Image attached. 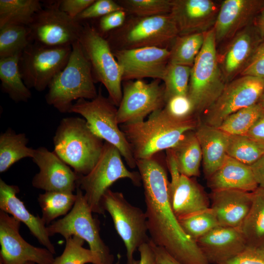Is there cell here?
Here are the masks:
<instances>
[{
	"label": "cell",
	"mask_w": 264,
	"mask_h": 264,
	"mask_svg": "<svg viewBox=\"0 0 264 264\" xmlns=\"http://www.w3.org/2000/svg\"><path fill=\"white\" fill-rule=\"evenodd\" d=\"M157 154L136 160L144 189L150 240L182 264H210L181 228L170 201V181Z\"/></svg>",
	"instance_id": "6da1fadb"
},
{
	"label": "cell",
	"mask_w": 264,
	"mask_h": 264,
	"mask_svg": "<svg viewBox=\"0 0 264 264\" xmlns=\"http://www.w3.org/2000/svg\"><path fill=\"white\" fill-rule=\"evenodd\" d=\"M199 122L196 115L184 119L174 118L163 109L152 113L147 120L119 126L136 160L173 148L188 132L195 131Z\"/></svg>",
	"instance_id": "7a4b0ae2"
},
{
	"label": "cell",
	"mask_w": 264,
	"mask_h": 264,
	"mask_svg": "<svg viewBox=\"0 0 264 264\" xmlns=\"http://www.w3.org/2000/svg\"><path fill=\"white\" fill-rule=\"evenodd\" d=\"M78 117L62 119L53 138L54 152L79 176L88 174L103 151L104 142Z\"/></svg>",
	"instance_id": "3957f363"
},
{
	"label": "cell",
	"mask_w": 264,
	"mask_h": 264,
	"mask_svg": "<svg viewBox=\"0 0 264 264\" xmlns=\"http://www.w3.org/2000/svg\"><path fill=\"white\" fill-rule=\"evenodd\" d=\"M71 46L66 65L51 80L45 96L47 104L61 113H69L73 101L92 100L98 94L90 63L78 40Z\"/></svg>",
	"instance_id": "277c9868"
},
{
	"label": "cell",
	"mask_w": 264,
	"mask_h": 264,
	"mask_svg": "<svg viewBox=\"0 0 264 264\" xmlns=\"http://www.w3.org/2000/svg\"><path fill=\"white\" fill-rule=\"evenodd\" d=\"M179 35L170 14L150 17H127L120 27L104 37L112 50L145 47L167 48Z\"/></svg>",
	"instance_id": "5b68a950"
},
{
	"label": "cell",
	"mask_w": 264,
	"mask_h": 264,
	"mask_svg": "<svg viewBox=\"0 0 264 264\" xmlns=\"http://www.w3.org/2000/svg\"><path fill=\"white\" fill-rule=\"evenodd\" d=\"M216 45L213 28L205 33L201 49L191 67L187 96L198 117L216 101L226 84L219 65Z\"/></svg>",
	"instance_id": "8992f818"
},
{
	"label": "cell",
	"mask_w": 264,
	"mask_h": 264,
	"mask_svg": "<svg viewBox=\"0 0 264 264\" xmlns=\"http://www.w3.org/2000/svg\"><path fill=\"white\" fill-rule=\"evenodd\" d=\"M129 178L137 186L141 184L139 172L129 171L123 163L118 149L104 142L101 155L92 169L86 175L79 176L77 187L84 195L92 212L103 215L101 200L105 193L115 181Z\"/></svg>",
	"instance_id": "52a82bcc"
},
{
	"label": "cell",
	"mask_w": 264,
	"mask_h": 264,
	"mask_svg": "<svg viewBox=\"0 0 264 264\" xmlns=\"http://www.w3.org/2000/svg\"><path fill=\"white\" fill-rule=\"evenodd\" d=\"M117 107L109 97L104 96L100 89L92 100H77L69 111L82 116L92 132L117 148L129 167L133 169L136 167V160L117 122Z\"/></svg>",
	"instance_id": "ba28073f"
},
{
	"label": "cell",
	"mask_w": 264,
	"mask_h": 264,
	"mask_svg": "<svg viewBox=\"0 0 264 264\" xmlns=\"http://www.w3.org/2000/svg\"><path fill=\"white\" fill-rule=\"evenodd\" d=\"M78 41L90 63L95 82L106 88L109 98L118 107L122 97V71L107 39L87 22Z\"/></svg>",
	"instance_id": "9c48e42d"
},
{
	"label": "cell",
	"mask_w": 264,
	"mask_h": 264,
	"mask_svg": "<svg viewBox=\"0 0 264 264\" xmlns=\"http://www.w3.org/2000/svg\"><path fill=\"white\" fill-rule=\"evenodd\" d=\"M76 194L77 198L70 212L47 226L49 236L58 234L65 239L73 236L81 238L88 243L101 264H112L113 256L100 236L99 221L93 217L83 192L77 188Z\"/></svg>",
	"instance_id": "30bf717a"
},
{
	"label": "cell",
	"mask_w": 264,
	"mask_h": 264,
	"mask_svg": "<svg viewBox=\"0 0 264 264\" xmlns=\"http://www.w3.org/2000/svg\"><path fill=\"white\" fill-rule=\"evenodd\" d=\"M102 206L111 216L115 229L126 249L127 264L133 261V254L143 243L149 242L145 212L130 203L124 195L109 189L104 194Z\"/></svg>",
	"instance_id": "8fae6325"
},
{
	"label": "cell",
	"mask_w": 264,
	"mask_h": 264,
	"mask_svg": "<svg viewBox=\"0 0 264 264\" xmlns=\"http://www.w3.org/2000/svg\"><path fill=\"white\" fill-rule=\"evenodd\" d=\"M71 46H48L35 43L22 51L19 67L23 81L28 88L42 91L66 65Z\"/></svg>",
	"instance_id": "7c38bea8"
},
{
	"label": "cell",
	"mask_w": 264,
	"mask_h": 264,
	"mask_svg": "<svg viewBox=\"0 0 264 264\" xmlns=\"http://www.w3.org/2000/svg\"><path fill=\"white\" fill-rule=\"evenodd\" d=\"M264 89V79L240 76L227 83L216 101L203 113L200 121L218 128L228 116L258 103Z\"/></svg>",
	"instance_id": "4fadbf2b"
},
{
	"label": "cell",
	"mask_w": 264,
	"mask_h": 264,
	"mask_svg": "<svg viewBox=\"0 0 264 264\" xmlns=\"http://www.w3.org/2000/svg\"><path fill=\"white\" fill-rule=\"evenodd\" d=\"M28 27L32 43L55 47L71 46L83 24L61 10L57 0L37 13Z\"/></svg>",
	"instance_id": "5bb4252c"
},
{
	"label": "cell",
	"mask_w": 264,
	"mask_h": 264,
	"mask_svg": "<svg viewBox=\"0 0 264 264\" xmlns=\"http://www.w3.org/2000/svg\"><path fill=\"white\" fill-rule=\"evenodd\" d=\"M161 81H124L122 99L117 108V121L119 125L142 121L148 115L164 108V86Z\"/></svg>",
	"instance_id": "9a60e30c"
},
{
	"label": "cell",
	"mask_w": 264,
	"mask_h": 264,
	"mask_svg": "<svg viewBox=\"0 0 264 264\" xmlns=\"http://www.w3.org/2000/svg\"><path fill=\"white\" fill-rule=\"evenodd\" d=\"M21 222L0 211V264H53V254L46 248L34 246L20 234Z\"/></svg>",
	"instance_id": "2e32d148"
},
{
	"label": "cell",
	"mask_w": 264,
	"mask_h": 264,
	"mask_svg": "<svg viewBox=\"0 0 264 264\" xmlns=\"http://www.w3.org/2000/svg\"><path fill=\"white\" fill-rule=\"evenodd\" d=\"M112 51L120 66L124 81L145 78L162 80L170 55L168 48L157 47Z\"/></svg>",
	"instance_id": "e0dca14e"
},
{
	"label": "cell",
	"mask_w": 264,
	"mask_h": 264,
	"mask_svg": "<svg viewBox=\"0 0 264 264\" xmlns=\"http://www.w3.org/2000/svg\"><path fill=\"white\" fill-rule=\"evenodd\" d=\"M32 159L39 168L32 180L34 187L45 191L71 193L77 189L79 175L54 152L40 147L35 149Z\"/></svg>",
	"instance_id": "ac0fdd59"
},
{
	"label": "cell",
	"mask_w": 264,
	"mask_h": 264,
	"mask_svg": "<svg viewBox=\"0 0 264 264\" xmlns=\"http://www.w3.org/2000/svg\"><path fill=\"white\" fill-rule=\"evenodd\" d=\"M263 41L254 22L230 40L221 54L218 55L219 65L226 84L240 75Z\"/></svg>",
	"instance_id": "d6986e66"
},
{
	"label": "cell",
	"mask_w": 264,
	"mask_h": 264,
	"mask_svg": "<svg viewBox=\"0 0 264 264\" xmlns=\"http://www.w3.org/2000/svg\"><path fill=\"white\" fill-rule=\"evenodd\" d=\"M220 7L212 0H172L170 15L179 35L205 33L214 27Z\"/></svg>",
	"instance_id": "ffe728a7"
},
{
	"label": "cell",
	"mask_w": 264,
	"mask_h": 264,
	"mask_svg": "<svg viewBox=\"0 0 264 264\" xmlns=\"http://www.w3.org/2000/svg\"><path fill=\"white\" fill-rule=\"evenodd\" d=\"M263 9L264 0L222 1L213 27L217 44L230 40L252 23Z\"/></svg>",
	"instance_id": "44dd1931"
},
{
	"label": "cell",
	"mask_w": 264,
	"mask_h": 264,
	"mask_svg": "<svg viewBox=\"0 0 264 264\" xmlns=\"http://www.w3.org/2000/svg\"><path fill=\"white\" fill-rule=\"evenodd\" d=\"M196 242L210 264H221L247 247L239 228L219 226Z\"/></svg>",
	"instance_id": "7402d4cb"
},
{
	"label": "cell",
	"mask_w": 264,
	"mask_h": 264,
	"mask_svg": "<svg viewBox=\"0 0 264 264\" xmlns=\"http://www.w3.org/2000/svg\"><path fill=\"white\" fill-rule=\"evenodd\" d=\"M19 192L18 186L8 184L0 178V210L23 223L40 244L53 254H55V249L50 240L47 226L39 215L35 216L27 209L24 203L17 196Z\"/></svg>",
	"instance_id": "603a6c76"
},
{
	"label": "cell",
	"mask_w": 264,
	"mask_h": 264,
	"mask_svg": "<svg viewBox=\"0 0 264 264\" xmlns=\"http://www.w3.org/2000/svg\"><path fill=\"white\" fill-rule=\"evenodd\" d=\"M210 208L220 226L239 228L248 214L252 192L238 190L212 191Z\"/></svg>",
	"instance_id": "cb8c5ba5"
},
{
	"label": "cell",
	"mask_w": 264,
	"mask_h": 264,
	"mask_svg": "<svg viewBox=\"0 0 264 264\" xmlns=\"http://www.w3.org/2000/svg\"><path fill=\"white\" fill-rule=\"evenodd\" d=\"M207 180L212 191L238 190L252 192L259 187L250 166L227 155L220 167Z\"/></svg>",
	"instance_id": "d4e9b609"
},
{
	"label": "cell",
	"mask_w": 264,
	"mask_h": 264,
	"mask_svg": "<svg viewBox=\"0 0 264 264\" xmlns=\"http://www.w3.org/2000/svg\"><path fill=\"white\" fill-rule=\"evenodd\" d=\"M195 132L200 146L203 171L207 179L224 162L230 135L218 128L204 124L200 120Z\"/></svg>",
	"instance_id": "484cf974"
},
{
	"label": "cell",
	"mask_w": 264,
	"mask_h": 264,
	"mask_svg": "<svg viewBox=\"0 0 264 264\" xmlns=\"http://www.w3.org/2000/svg\"><path fill=\"white\" fill-rule=\"evenodd\" d=\"M170 201L177 219L210 207L209 198L203 188L192 177L182 175L170 196Z\"/></svg>",
	"instance_id": "4316f807"
},
{
	"label": "cell",
	"mask_w": 264,
	"mask_h": 264,
	"mask_svg": "<svg viewBox=\"0 0 264 264\" xmlns=\"http://www.w3.org/2000/svg\"><path fill=\"white\" fill-rule=\"evenodd\" d=\"M250 209L239 227L247 247L264 248V189L258 187L252 192Z\"/></svg>",
	"instance_id": "83f0119b"
},
{
	"label": "cell",
	"mask_w": 264,
	"mask_h": 264,
	"mask_svg": "<svg viewBox=\"0 0 264 264\" xmlns=\"http://www.w3.org/2000/svg\"><path fill=\"white\" fill-rule=\"evenodd\" d=\"M22 54L0 58V80L2 91L15 102H26L31 93L24 84L20 70Z\"/></svg>",
	"instance_id": "f1b7e54d"
},
{
	"label": "cell",
	"mask_w": 264,
	"mask_h": 264,
	"mask_svg": "<svg viewBox=\"0 0 264 264\" xmlns=\"http://www.w3.org/2000/svg\"><path fill=\"white\" fill-rule=\"evenodd\" d=\"M24 133H16L8 128L0 134V173L7 171L14 164L26 157L32 158L34 149L27 146Z\"/></svg>",
	"instance_id": "f546056e"
},
{
	"label": "cell",
	"mask_w": 264,
	"mask_h": 264,
	"mask_svg": "<svg viewBox=\"0 0 264 264\" xmlns=\"http://www.w3.org/2000/svg\"><path fill=\"white\" fill-rule=\"evenodd\" d=\"M172 149L181 175L192 177L199 176L202 159L198 140L194 131L188 132Z\"/></svg>",
	"instance_id": "4dcf8cb0"
},
{
	"label": "cell",
	"mask_w": 264,
	"mask_h": 264,
	"mask_svg": "<svg viewBox=\"0 0 264 264\" xmlns=\"http://www.w3.org/2000/svg\"><path fill=\"white\" fill-rule=\"evenodd\" d=\"M42 9L38 0H0V28L8 25L28 26Z\"/></svg>",
	"instance_id": "1f68e13d"
},
{
	"label": "cell",
	"mask_w": 264,
	"mask_h": 264,
	"mask_svg": "<svg viewBox=\"0 0 264 264\" xmlns=\"http://www.w3.org/2000/svg\"><path fill=\"white\" fill-rule=\"evenodd\" d=\"M77 195L60 191H45L39 194L37 200L40 206L42 219L49 225L56 218L67 215L73 207Z\"/></svg>",
	"instance_id": "d6a6232c"
},
{
	"label": "cell",
	"mask_w": 264,
	"mask_h": 264,
	"mask_svg": "<svg viewBox=\"0 0 264 264\" xmlns=\"http://www.w3.org/2000/svg\"><path fill=\"white\" fill-rule=\"evenodd\" d=\"M205 33L178 35L170 49L169 63L192 67L201 49Z\"/></svg>",
	"instance_id": "836d02e7"
},
{
	"label": "cell",
	"mask_w": 264,
	"mask_h": 264,
	"mask_svg": "<svg viewBox=\"0 0 264 264\" xmlns=\"http://www.w3.org/2000/svg\"><path fill=\"white\" fill-rule=\"evenodd\" d=\"M31 43L28 26H4L0 28V58L22 54Z\"/></svg>",
	"instance_id": "e575fe53"
},
{
	"label": "cell",
	"mask_w": 264,
	"mask_h": 264,
	"mask_svg": "<svg viewBox=\"0 0 264 264\" xmlns=\"http://www.w3.org/2000/svg\"><path fill=\"white\" fill-rule=\"evenodd\" d=\"M264 111L258 103L231 114L218 128L229 135H245Z\"/></svg>",
	"instance_id": "d590c367"
},
{
	"label": "cell",
	"mask_w": 264,
	"mask_h": 264,
	"mask_svg": "<svg viewBox=\"0 0 264 264\" xmlns=\"http://www.w3.org/2000/svg\"><path fill=\"white\" fill-rule=\"evenodd\" d=\"M227 155L251 166L264 155V144L246 135H230Z\"/></svg>",
	"instance_id": "8d00e7d4"
},
{
	"label": "cell",
	"mask_w": 264,
	"mask_h": 264,
	"mask_svg": "<svg viewBox=\"0 0 264 264\" xmlns=\"http://www.w3.org/2000/svg\"><path fill=\"white\" fill-rule=\"evenodd\" d=\"M178 220L184 232L196 242L199 238L220 226L210 207L180 218Z\"/></svg>",
	"instance_id": "74e56055"
},
{
	"label": "cell",
	"mask_w": 264,
	"mask_h": 264,
	"mask_svg": "<svg viewBox=\"0 0 264 264\" xmlns=\"http://www.w3.org/2000/svg\"><path fill=\"white\" fill-rule=\"evenodd\" d=\"M191 67L168 64L162 81L164 82L166 103L176 95H187Z\"/></svg>",
	"instance_id": "f35d334b"
},
{
	"label": "cell",
	"mask_w": 264,
	"mask_h": 264,
	"mask_svg": "<svg viewBox=\"0 0 264 264\" xmlns=\"http://www.w3.org/2000/svg\"><path fill=\"white\" fill-rule=\"evenodd\" d=\"M65 240L64 251L55 258L53 264H101L99 259L93 252L83 246L85 242L83 239L73 236Z\"/></svg>",
	"instance_id": "ab89813d"
},
{
	"label": "cell",
	"mask_w": 264,
	"mask_h": 264,
	"mask_svg": "<svg viewBox=\"0 0 264 264\" xmlns=\"http://www.w3.org/2000/svg\"><path fill=\"white\" fill-rule=\"evenodd\" d=\"M117 2L127 14L137 17L170 14L172 0H120Z\"/></svg>",
	"instance_id": "60d3db41"
},
{
	"label": "cell",
	"mask_w": 264,
	"mask_h": 264,
	"mask_svg": "<svg viewBox=\"0 0 264 264\" xmlns=\"http://www.w3.org/2000/svg\"><path fill=\"white\" fill-rule=\"evenodd\" d=\"M123 10L117 1L113 0H95L74 19L82 23L88 20L100 18L111 12Z\"/></svg>",
	"instance_id": "b9f144b4"
},
{
	"label": "cell",
	"mask_w": 264,
	"mask_h": 264,
	"mask_svg": "<svg viewBox=\"0 0 264 264\" xmlns=\"http://www.w3.org/2000/svg\"><path fill=\"white\" fill-rule=\"evenodd\" d=\"M163 110L171 116L179 119L196 115L193 104L187 95H176L170 98Z\"/></svg>",
	"instance_id": "7bdbcfd3"
},
{
	"label": "cell",
	"mask_w": 264,
	"mask_h": 264,
	"mask_svg": "<svg viewBox=\"0 0 264 264\" xmlns=\"http://www.w3.org/2000/svg\"><path fill=\"white\" fill-rule=\"evenodd\" d=\"M127 19V13L124 10L111 12L99 19L95 29L105 37L110 32L123 25Z\"/></svg>",
	"instance_id": "ee69618b"
},
{
	"label": "cell",
	"mask_w": 264,
	"mask_h": 264,
	"mask_svg": "<svg viewBox=\"0 0 264 264\" xmlns=\"http://www.w3.org/2000/svg\"><path fill=\"white\" fill-rule=\"evenodd\" d=\"M240 75L252 76L264 79V41L258 48Z\"/></svg>",
	"instance_id": "f6af8a7d"
},
{
	"label": "cell",
	"mask_w": 264,
	"mask_h": 264,
	"mask_svg": "<svg viewBox=\"0 0 264 264\" xmlns=\"http://www.w3.org/2000/svg\"><path fill=\"white\" fill-rule=\"evenodd\" d=\"M221 264H264V254L259 250L247 247L239 254Z\"/></svg>",
	"instance_id": "bcb514c9"
},
{
	"label": "cell",
	"mask_w": 264,
	"mask_h": 264,
	"mask_svg": "<svg viewBox=\"0 0 264 264\" xmlns=\"http://www.w3.org/2000/svg\"><path fill=\"white\" fill-rule=\"evenodd\" d=\"M94 1L95 0H58V4L61 10L75 19Z\"/></svg>",
	"instance_id": "7dc6e473"
},
{
	"label": "cell",
	"mask_w": 264,
	"mask_h": 264,
	"mask_svg": "<svg viewBox=\"0 0 264 264\" xmlns=\"http://www.w3.org/2000/svg\"><path fill=\"white\" fill-rule=\"evenodd\" d=\"M166 163L171 175L170 181V196L173 193L179 181L181 174L175 154L172 149L166 150Z\"/></svg>",
	"instance_id": "c3c4849f"
},
{
	"label": "cell",
	"mask_w": 264,
	"mask_h": 264,
	"mask_svg": "<svg viewBox=\"0 0 264 264\" xmlns=\"http://www.w3.org/2000/svg\"><path fill=\"white\" fill-rule=\"evenodd\" d=\"M138 250L140 254L138 264H156L155 255L150 240L142 244Z\"/></svg>",
	"instance_id": "681fc988"
},
{
	"label": "cell",
	"mask_w": 264,
	"mask_h": 264,
	"mask_svg": "<svg viewBox=\"0 0 264 264\" xmlns=\"http://www.w3.org/2000/svg\"><path fill=\"white\" fill-rule=\"evenodd\" d=\"M154 250L156 264H182L172 256L164 248L154 244L150 239Z\"/></svg>",
	"instance_id": "f907efd6"
},
{
	"label": "cell",
	"mask_w": 264,
	"mask_h": 264,
	"mask_svg": "<svg viewBox=\"0 0 264 264\" xmlns=\"http://www.w3.org/2000/svg\"><path fill=\"white\" fill-rule=\"evenodd\" d=\"M245 135L264 144V111Z\"/></svg>",
	"instance_id": "816d5d0a"
},
{
	"label": "cell",
	"mask_w": 264,
	"mask_h": 264,
	"mask_svg": "<svg viewBox=\"0 0 264 264\" xmlns=\"http://www.w3.org/2000/svg\"><path fill=\"white\" fill-rule=\"evenodd\" d=\"M250 167L259 186L264 189V155Z\"/></svg>",
	"instance_id": "f5cc1de1"
},
{
	"label": "cell",
	"mask_w": 264,
	"mask_h": 264,
	"mask_svg": "<svg viewBox=\"0 0 264 264\" xmlns=\"http://www.w3.org/2000/svg\"><path fill=\"white\" fill-rule=\"evenodd\" d=\"M254 23L257 27L264 41V9L255 18Z\"/></svg>",
	"instance_id": "db71d44e"
},
{
	"label": "cell",
	"mask_w": 264,
	"mask_h": 264,
	"mask_svg": "<svg viewBox=\"0 0 264 264\" xmlns=\"http://www.w3.org/2000/svg\"><path fill=\"white\" fill-rule=\"evenodd\" d=\"M258 103L263 107L264 108V89L263 90V92L262 93V94L260 98V100L258 102Z\"/></svg>",
	"instance_id": "11a10c76"
},
{
	"label": "cell",
	"mask_w": 264,
	"mask_h": 264,
	"mask_svg": "<svg viewBox=\"0 0 264 264\" xmlns=\"http://www.w3.org/2000/svg\"><path fill=\"white\" fill-rule=\"evenodd\" d=\"M139 264V261L134 260L131 264Z\"/></svg>",
	"instance_id": "9f6ffc18"
},
{
	"label": "cell",
	"mask_w": 264,
	"mask_h": 264,
	"mask_svg": "<svg viewBox=\"0 0 264 264\" xmlns=\"http://www.w3.org/2000/svg\"><path fill=\"white\" fill-rule=\"evenodd\" d=\"M25 264H35V263H33V262H28L27 263H26Z\"/></svg>",
	"instance_id": "6f0895ef"
},
{
	"label": "cell",
	"mask_w": 264,
	"mask_h": 264,
	"mask_svg": "<svg viewBox=\"0 0 264 264\" xmlns=\"http://www.w3.org/2000/svg\"><path fill=\"white\" fill-rule=\"evenodd\" d=\"M259 250L261 251L264 254V248L263 249Z\"/></svg>",
	"instance_id": "680465c9"
}]
</instances>
